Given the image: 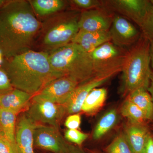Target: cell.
Segmentation results:
<instances>
[{"instance_id": "30", "label": "cell", "mask_w": 153, "mask_h": 153, "mask_svg": "<svg viewBox=\"0 0 153 153\" xmlns=\"http://www.w3.org/2000/svg\"><path fill=\"white\" fill-rule=\"evenodd\" d=\"M0 153H19V149L14 147L13 145L5 138L0 139Z\"/></svg>"}, {"instance_id": "6", "label": "cell", "mask_w": 153, "mask_h": 153, "mask_svg": "<svg viewBox=\"0 0 153 153\" xmlns=\"http://www.w3.org/2000/svg\"><path fill=\"white\" fill-rule=\"evenodd\" d=\"M128 50L106 42L90 53L96 76H114L122 70Z\"/></svg>"}, {"instance_id": "32", "label": "cell", "mask_w": 153, "mask_h": 153, "mask_svg": "<svg viewBox=\"0 0 153 153\" xmlns=\"http://www.w3.org/2000/svg\"><path fill=\"white\" fill-rule=\"evenodd\" d=\"M66 153H87L82 149L81 147L68 144Z\"/></svg>"}, {"instance_id": "28", "label": "cell", "mask_w": 153, "mask_h": 153, "mask_svg": "<svg viewBox=\"0 0 153 153\" xmlns=\"http://www.w3.org/2000/svg\"><path fill=\"white\" fill-rule=\"evenodd\" d=\"M14 88L5 70L0 67V94L7 93Z\"/></svg>"}, {"instance_id": "38", "label": "cell", "mask_w": 153, "mask_h": 153, "mask_svg": "<svg viewBox=\"0 0 153 153\" xmlns=\"http://www.w3.org/2000/svg\"><path fill=\"white\" fill-rule=\"evenodd\" d=\"M3 138H5L4 136L2 130L1 126H0V139Z\"/></svg>"}, {"instance_id": "12", "label": "cell", "mask_w": 153, "mask_h": 153, "mask_svg": "<svg viewBox=\"0 0 153 153\" xmlns=\"http://www.w3.org/2000/svg\"><path fill=\"white\" fill-rule=\"evenodd\" d=\"M149 3V1L145 0L103 1V6L130 19L138 26L144 16Z\"/></svg>"}, {"instance_id": "1", "label": "cell", "mask_w": 153, "mask_h": 153, "mask_svg": "<svg viewBox=\"0 0 153 153\" xmlns=\"http://www.w3.org/2000/svg\"><path fill=\"white\" fill-rule=\"evenodd\" d=\"M42 23L29 1H8L0 9V52L7 60L31 50Z\"/></svg>"}, {"instance_id": "36", "label": "cell", "mask_w": 153, "mask_h": 153, "mask_svg": "<svg viewBox=\"0 0 153 153\" xmlns=\"http://www.w3.org/2000/svg\"><path fill=\"white\" fill-rule=\"evenodd\" d=\"M7 1L6 0H0V9H1L4 7Z\"/></svg>"}, {"instance_id": "23", "label": "cell", "mask_w": 153, "mask_h": 153, "mask_svg": "<svg viewBox=\"0 0 153 153\" xmlns=\"http://www.w3.org/2000/svg\"><path fill=\"white\" fill-rule=\"evenodd\" d=\"M120 113L129 121L148 125L150 123L142 110L127 98L121 107Z\"/></svg>"}, {"instance_id": "20", "label": "cell", "mask_w": 153, "mask_h": 153, "mask_svg": "<svg viewBox=\"0 0 153 153\" xmlns=\"http://www.w3.org/2000/svg\"><path fill=\"white\" fill-rule=\"evenodd\" d=\"M126 98L142 110L150 122L153 121V101L147 90L137 89L127 96Z\"/></svg>"}, {"instance_id": "25", "label": "cell", "mask_w": 153, "mask_h": 153, "mask_svg": "<svg viewBox=\"0 0 153 153\" xmlns=\"http://www.w3.org/2000/svg\"><path fill=\"white\" fill-rule=\"evenodd\" d=\"M139 26L142 30L145 38L149 40L153 39V6L150 2Z\"/></svg>"}, {"instance_id": "8", "label": "cell", "mask_w": 153, "mask_h": 153, "mask_svg": "<svg viewBox=\"0 0 153 153\" xmlns=\"http://www.w3.org/2000/svg\"><path fill=\"white\" fill-rule=\"evenodd\" d=\"M79 84V82L74 77L61 76L49 82L36 94L41 98L64 105Z\"/></svg>"}, {"instance_id": "17", "label": "cell", "mask_w": 153, "mask_h": 153, "mask_svg": "<svg viewBox=\"0 0 153 153\" xmlns=\"http://www.w3.org/2000/svg\"><path fill=\"white\" fill-rule=\"evenodd\" d=\"M111 41L109 31L88 32L79 30L71 43L79 45L90 54L100 46Z\"/></svg>"}, {"instance_id": "35", "label": "cell", "mask_w": 153, "mask_h": 153, "mask_svg": "<svg viewBox=\"0 0 153 153\" xmlns=\"http://www.w3.org/2000/svg\"><path fill=\"white\" fill-rule=\"evenodd\" d=\"M86 152L87 153H102L99 151L94 149H87Z\"/></svg>"}, {"instance_id": "40", "label": "cell", "mask_w": 153, "mask_h": 153, "mask_svg": "<svg viewBox=\"0 0 153 153\" xmlns=\"http://www.w3.org/2000/svg\"><path fill=\"white\" fill-rule=\"evenodd\" d=\"M150 2L151 4L153 6V0H151V1H150Z\"/></svg>"}, {"instance_id": "29", "label": "cell", "mask_w": 153, "mask_h": 153, "mask_svg": "<svg viewBox=\"0 0 153 153\" xmlns=\"http://www.w3.org/2000/svg\"><path fill=\"white\" fill-rule=\"evenodd\" d=\"M81 122V117L79 114L69 115L65 120V126L68 129H78Z\"/></svg>"}, {"instance_id": "26", "label": "cell", "mask_w": 153, "mask_h": 153, "mask_svg": "<svg viewBox=\"0 0 153 153\" xmlns=\"http://www.w3.org/2000/svg\"><path fill=\"white\" fill-rule=\"evenodd\" d=\"M88 137V134L82 132L78 129H68L65 133V137L67 140L79 147H81Z\"/></svg>"}, {"instance_id": "31", "label": "cell", "mask_w": 153, "mask_h": 153, "mask_svg": "<svg viewBox=\"0 0 153 153\" xmlns=\"http://www.w3.org/2000/svg\"><path fill=\"white\" fill-rule=\"evenodd\" d=\"M143 153H153V132L151 131Z\"/></svg>"}, {"instance_id": "34", "label": "cell", "mask_w": 153, "mask_h": 153, "mask_svg": "<svg viewBox=\"0 0 153 153\" xmlns=\"http://www.w3.org/2000/svg\"><path fill=\"white\" fill-rule=\"evenodd\" d=\"M150 42L149 55L150 59V64L153 68V39L149 40Z\"/></svg>"}, {"instance_id": "3", "label": "cell", "mask_w": 153, "mask_h": 153, "mask_svg": "<svg viewBox=\"0 0 153 153\" xmlns=\"http://www.w3.org/2000/svg\"><path fill=\"white\" fill-rule=\"evenodd\" d=\"M49 52L52 69L61 76L74 77L79 84L96 77L90 54L77 44L71 42Z\"/></svg>"}, {"instance_id": "5", "label": "cell", "mask_w": 153, "mask_h": 153, "mask_svg": "<svg viewBox=\"0 0 153 153\" xmlns=\"http://www.w3.org/2000/svg\"><path fill=\"white\" fill-rule=\"evenodd\" d=\"M80 14L75 11L61 12L42 24L41 44L51 52L71 43L79 31Z\"/></svg>"}, {"instance_id": "33", "label": "cell", "mask_w": 153, "mask_h": 153, "mask_svg": "<svg viewBox=\"0 0 153 153\" xmlns=\"http://www.w3.org/2000/svg\"><path fill=\"white\" fill-rule=\"evenodd\" d=\"M148 91L150 94L153 101V72L152 71L151 72L149 85L148 87Z\"/></svg>"}, {"instance_id": "13", "label": "cell", "mask_w": 153, "mask_h": 153, "mask_svg": "<svg viewBox=\"0 0 153 153\" xmlns=\"http://www.w3.org/2000/svg\"><path fill=\"white\" fill-rule=\"evenodd\" d=\"M112 76L111 75L96 76L87 82L79 84L64 105L66 114H74L81 111L83 102L89 92L94 88L101 86Z\"/></svg>"}, {"instance_id": "39", "label": "cell", "mask_w": 153, "mask_h": 153, "mask_svg": "<svg viewBox=\"0 0 153 153\" xmlns=\"http://www.w3.org/2000/svg\"><path fill=\"white\" fill-rule=\"evenodd\" d=\"M152 125L151 126H149L151 130L153 132V121L152 122Z\"/></svg>"}, {"instance_id": "11", "label": "cell", "mask_w": 153, "mask_h": 153, "mask_svg": "<svg viewBox=\"0 0 153 153\" xmlns=\"http://www.w3.org/2000/svg\"><path fill=\"white\" fill-rule=\"evenodd\" d=\"M111 42L121 48H126L137 42L139 32L125 17L115 15L109 30Z\"/></svg>"}, {"instance_id": "4", "label": "cell", "mask_w": 153, "mask_h": 153, "mask_svg": "<svg viewBox=\"0 0 153 153\" xmlns=\"http://www.w3.org/2000/svg\"><path fill=\"white\" fill-rule=\"evenodd\" d=\"M149 45V39L143 36L128 51L121 71L122 91L126 95L139 88L148 90L152 72Z\"/></svg>"}, {"instance_id": "21", "label": "cell", "mask_w": 153, "mask_h": 153, "mask_svg": "<svg viewBox=\"0 0 153 153\" xmlns=\"http://www.w3.org/2000/svg\"><path fill=\"white\" fill-rule=\"evenodd\" d=\"M16 114L10 111L0 109V126L4 137L14 147L18 149L16 140Z\"/></svg>"}, {"instance_id": "37", "label": "cell", "mask_w": 153, "mask_h": 153, "mask_svg": "<svg viewBox=\"0 0 153 153\" xmlns=\"http://www.w3.org/2000/svg\"><path fill=\"white\" fill-rule=\"evenodd\" d=\"M4 58V57L3 56V54H2L1 52H0V65L2 64L3 63H4V62H3Z\"/></svg>"}, {"instance_id": "24", "label": "cell", "mask_w": 153, "mask_h": 153, "mask_svg": "<svg viewBox=\"0 0 153 153\" xmlns=\"http://www.w3.org/2000/svg\"><path fill=\"white\" fill-rule=\"evenodd\" d=\"M104 151L105 153H133L123 132L118 134Z\"/></svg>"}, {"instance_id": "7", "label": "cell", "mask_w": 153, "mask_h": 153, "mask_svg": "<svg viewBox=\"0 0 153 153\" xmlns=\"http://www.w3.org/2000/svg\"><path fill=\"white\" fill-rule=\"evenodd\" d=\"M26 114L36 124L59 128L60 121L66 114L65 106L35 94L27 109Z\"/></svg>"}, {"instance_id": "14", "label": "cell", "mask_w": 153, "mask_h": 153, "mask_svg": "<svg viewBox=\"0 0 153 153\" xmlns=\"http://www.w3.org/2000/svg\"><path fill=\"white\" fill-rule=\"evenodd\" d=\"M151 131L149 125L127 120L123 132L133 153H143Z\"/></svg>"}, {"instance_id": "22", "label": "cell", "mask_w": 153, "mask_h": 153, "mask_svg": "<svg viewBox=\"0 0 153 153\" xmlns=\"http://www.w3.org/2000/svg\"><path fill=\"white\" fill-rule=\"evenodd\" d=\"M118 114L117 110L112 108L107 111L100 119L96 124L92 134L94 140L101 139L110 131L117 123Z\"/></svg>"}, {"instance_id": "15", "label": "cell", "mask_w": 153, "mask_h": 153, "mask_svg": "<svg viewBox=\"0 0 153 153\" xmlns=\"http://www.w3.org/2000/svg\"><path fill=\"white\" fill-rule=\"evenodd\" d=\"M36 124L26 114L19 117L16 127V140L19 153H35L34 129Z\"/></svg>"}, {"instance_id": "2", "label": "cell", "mask_w": 153, "mask_h": 153, "mask_svg": "<svg viewBox=\"0 0 153 153\" xmlns=\"http://www.w3.org/2000/svg\"><path fill=\"white\" fill-rule=\"evenodd\" d=\"M3 68L14 88L34 95L62 76L52 69L49 53L32 50L7 60Z\"/></svg>"}, {"instance_id": "16", "label": "cell", "mask_w": 153, "mask_h": 153, "mask_svg": "<svg viewBox=\"0 0 153 153\" xmlns=\"http://www.w3.org/2000/svg\"><path fill=\"white\" fill-rule=\"evenodd\" d=\"M34 95L17 88L0 94V109L10 111L17 115L27 109Z\"/></svg>"}, {"instance_id": "10", "label": "cell", "mask_w": 153, "mask_h": 153, "mask_svg": "<svg viewBox=\"0 0 153 153\" xmlns=\"http://www.w3.org/2000/svg\"><path fill=\"white\" fill-rule=\"evenodd\" d=\"M34 144L37 147L55 153H66L68 143L64 140L58 129L44 125L36 124Z\"/></svg>"}, {"instance_id": "27", "label": "cell", "mask_w": 153, "mask_h": 153, "mask_svg": "<svg viewBox=\"0 0 153 153\" xmlns=\"http://www.w3.org/2000/svg\"><path fill=\"white\" fill-rule=\"evenodd\" d=\"M70 2L74 7L82 11L89 10L103 6V1L99 0H72Z\"/></svg>"}, {"instance_id": "18", "label": "cell", "mask_w": 153, "mask_h": 153, "mask_svg": "<svg viewBox=\"0 0 153 153\" xmlns=\"http://www.w3.org/2000/svg\"><path fill=\"white\" fill-rule=\"evenodd\" d=\"M29 1L37 17L53 16L62 12L67 6L66 1L63 0H32Z\"/></svg>"}, {"instance_id": "19", "label": "cell", "mask_w": 153, "mask_h": 153, "mask_svg": "<svg viewBox=\"0 0 153 153\" xmlns=\"http://www.w3.org/2000/svg\"><path fill=\"white\" fill-rule=\"evenodd\" d=\"M107 91L104 88H96L89 92L83 102L81 111L92 115L99 110L104 104Z\"/></svg>"}, {"instance_id": "9", "label": "cell", "mask_w": 153, "mask_h": 153, "mask_svg": "<svg viewBox=\"0 0 153 153\" xmlns=\"http://www.w3.org/2000/svg\"><path fill=\"white\" fill-rule=\"evenodd\" d=\"M115 15L104 6L82 11L78 20L79 30L88 32L109 31Z\"/></svg>"}]
</instances>
